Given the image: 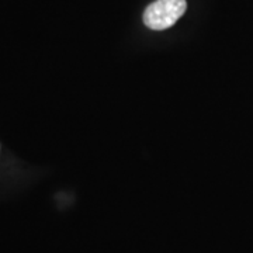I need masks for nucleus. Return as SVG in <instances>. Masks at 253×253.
Masks as SVG:
<instances>
[{"mask_svg": "<svg viewBox=\"0 0 253 253\" xmlns=\"http://www.w3.org/2000/svg\"><path fill=\"white\" fill-rule=\"evenodd\" d=\"M186 0H156L145 9V26L155 31L170 28L186 13Z\"/></svg>", "mask_w": 253, "mask_h": 253, "instance_id": "f257e3e1", "label": "nucleus"}]
</instances>
